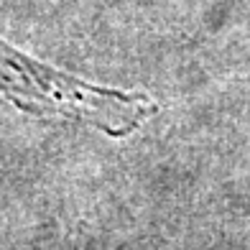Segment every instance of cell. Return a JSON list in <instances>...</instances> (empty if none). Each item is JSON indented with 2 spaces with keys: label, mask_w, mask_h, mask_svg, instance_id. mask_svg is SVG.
Listing matches in <instances>:
<instances>
[{
  "label": "cell",
  "mask_w": 250,
  "mask_h": 250,
  "mask_svg": "<svg viewBox=\"0 0 250 250\" xmlns=\"http://www.w3.org/2000/svg\"><path fill=\"white\" fill-rule=\"evenodd\" d=\"M0 92L21 107L54 118L95 125L110 135H128L156 112V102L141 92L100 87L54 69L0 41Z\"/></svg>",
  "instance_id": "1"
}]
</instances>
